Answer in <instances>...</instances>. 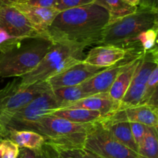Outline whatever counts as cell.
Here are the masks:
<instances>
[{"label":"cell","mask_w":158,"mask_h":158,"mask_svg":"<svg viewBox=\"0 0 158 158\" xmlns=\"http://www.w3.org/2000/svg\"><path fill=\"white\" fill-rule=\"evenodd\" d=\"M158 67L157 46L143 53L131 85L120 103L118 110L141 104L146 83L154 69Z\"/></svg>","instance_id":"9"},{"label":"cell","mask_w":158,"mask_h":158,"mask_svg":"<svg viewBox=\"0 0 158 158\" xmlns=\"http://www.w3.org/2000/svg\"><path fill=\"white\" fill-rule=\"evenodd\" d=\"M17 158H22V157H21V155H20V154H19V156H18V157H17Z\"/></svg>","instance_id":"38"},{"label":"cell","mask_w":158,"mask_h":158,"mask_svg":"<svg viewBox=\"0 0 158 158\" xmlns=\"http://www.w3.org/2000/svg\"><path fill=\"white\" fill-rule=\"evenodd\" d=\"M0 158H17L19 155L20 148L9 139H2L0 143Z\"/></svg>","instance_id":"26"},{"label":"cell","mask_w":158,"mask_h":158,"mask_svg":"<svg viewBox=\"0 0 158 158\" xmlns=\"http://www.w3.org/2000/svg\"><path fill=\"white\" fill-rule=\"evenodd\" d=\"M83 154H84V156L86 158H100L97 155H96L95 154H94V153L90 152L89 151H86L85 149H83Z\"/></svg>","instance_id":"36"},{"label":"cell","mask_w":158,"mask_h":158,"mask_svg":"<svg viewBox=\"0 0 158 158\" xmlns=\"http://www.w3.org/2000/svg\"><path fill=\"white\" fill-rule=\"evenodd\" d=\"M13 7L23 13L25 17L29 20V23L39 32L45 35H46V29L50 26L55 17L60 12L55 9L36 7V6H29L24 3L15 5Z\"/></svg>","instance_id":"15"},{"label":"cell","mask_w":158,"mask_h":158,"mask_svg":"<svg viewBox=\"0 0 158 158\" xmlns=\"http://www.w3.org/2000/svg\"><path fill=\"white\" fill-rule=\"evenodd\" d=\"M110 15L103 8L91 3L60 12L46 34L52 42L77 45L86 48L100 44Z\"/></svg>","instance_id":"1"},{"label":"cell","mask_w":158,"mask_h":158,"mask_svg":"<svg viewBox=\"0 0 158 158\" xmlns=\"http://www.w3.org/2000/svg\"><path fill=\"white\" fill-rule=\"evenodd\" d=\"M0 27L15 38L47 37L39 32L25 15L13 6L0 8Z\"/></svg>","instance_id":"11"},{"label":"cell","mask_w":158,"mask_h":158,"mask_svg":"<svg viewBox=\"0 0 158 158\" xmlns=\"http://www.w3.org/2000/svg\"><path fill=\"white\" fill-rule=\"evenodd\" d=\"M53 42L48 37L19 39L0 51V77H21L33 70Z\"/></svg>","instance_id":"2"},{"label":"cell","mask_w":158,"mask_h":158,"mask_svg":"<svg viewBox=\"0 0 158 158\" xmlns=\"http://www.w3.org/2000/svg\"><path fill=\"white\" fill-rule=\"evenodd\" d=\"M51 89L47 81L23 85L19 77H15L8 83L0 89V133L3 126L17 111Z\"/></svg>","instance_id":"6"},{"label":"cell","mask_w":158,"mask_h":158,"mask_svg":"<svg viewBox=\"0 0 158 158\" xmlns=\"http://www.w3.org/2000/svg\"><path fill=\"white\" fill-rule=\"evenodd\" d=\"M129 48L111 45H101L89 50L83 61L87 64L100 68H108L123 60L127 55Z\"/></svg>","instance_id":"14"},{"label":"cell","mask_w":158,"mask_h":158,"mask_svg":"<svg viewBox=\"0 0 158 158\" xmlns=\"http://www.w3.org/2000/svg\"><path fill=\"white\" fill-rule=\"evenodd\" d=\"M104 69L106 68L92 66L82 60L67 68L60 73L53 76L46 81L52 89L66 86H77L86 82Z\"/></svg>","instance_id":"12"},{"label":"cell","mask_w":158,"mask_h":158,"mask_svg":"<svg viewBox=\"0 0 158 158\" xmlns=\"http://www.w3.org/2000/svg\"><path fill=\"white\" fill-rule=\"evenodd\" d=\"M52 91L56 100L60 104V109L66 107L75 102L91 96L83 90L81 85L57 88L52 89Z\"/></svg>","instance_id":"22"},{"label":"cell","mask_w":158,"mask_h":158,"mask_svg":"<svg viewBox=\"0 0 158 158\" xmlns=\"http://www.w3.org/2000/svg\"><path fill=\"white\" fill-rule=\"evenodd\" d=\"M19 39L22 38H15V37L12 36L6 30H4L2 28L0 27V51L4 49L5 47H6V46L13 43L14 42H15Z\"/></svg>","instance_id":"31"},{"label":"cell","mask_w":158,"mask_h":158,"mask_svg":"<svg viewBox=\"0 0 158 158\" xmlns=\"http://www.w3.org/2000/svg\"><path fill=\"white\" fill-rule=\"evenodd\" d=\"M158 27V9L137 6L133 13L109 23L103 31L100 44L120 46L127 49L137 44L140 32Z\"/></svg>","instance_id":"3"},{"label":"cell","mask_w":158,"mask_h":158,"mask_svg":"<svg viewBox=\"0 0 158 158\" xmlns=\"http://www.w3.org/2000/svg\"><path fill=\"white\" fill-rule=\"evenodd\" d=\"M94 2V0H56V9L59 12H62L66 9L91 4Z\"/></svg>","instance_id":"27"},{"label":"cell","mask_w":158,"mask_h":158,"mask_svg":"<svg viewBox=\"0 0 158 158\" xmlns=\"http://www.w3.org/2000/svg\"><path fill=\"white\" fill-rule=\"evenodd\" d=\"M157 83L158 67L154 69L147 82L141 104H148L157 107Z\"/></svg>","instance_id":"24"},{"label":"cell","mask_w":158,"mask_h":158,"mask_svg":"<svg viewBox=\"0 0 158 158\" xmlns=\"http://www.w3.org/2000/svg\"><path fill=\"white\" fill-rule=\"evenodd\" d=\"M138 6L158 9V0H143Z\"/></svg>","instance_id":"35"},{"label":"cell","mask_w":158,"mask_h":158,"mask_svg":"<svg viewBox=\"0 0 158 158\" xmlns=\"http://www.w3.org/2000/svg\"><path fill=\"white\" fill-rule=\"evenodd\" d=\"M83 149L100 158H145L114 139L101 121L90 125Z\"/></svg>","instance_id":"8"},{"label":"cell","mask_w":158,"mask_h":158,"mask_svg":"<svg viewBox=\"0 0 158 158\" xmlns=\"http://www.w3.org/2000/svg\"><path fill=\"white\" fill-rule=\"evenodd\" d=\"M42 152L45 158H62L55 147L46 142L42 147Z\"/></svg>","instance_id":"32"},{"label":"cell","mask_w":158,"mask_h":158,"mask_svg":"<svg viewBox=\"0 0 158 158\" xmlns=\"http://www.w3.org/2000/svg\"><path fill=\"white\" fill-rule=\"evenodd\" d=\"M58 109H60V106L56 100L52 89L41 94L12 116L2 128V137L5 139L6 134L11 131L35 132L38 122L49 113Z\"/></svg>","instance_id":"7"},{"label":"cell","mask_w":158,"mask_h":158,"mask_svg":"<svg viewBox=\"0 0 158 158\" xmlns=\"http://www.w3.org/2000/svg\"><path fill=\"white\" fill-rule=\"evenodd\" d=\"M0 137H2V136H1V133H0Z\"/></svg>","instance_id":"40"},{"label":"cell","mask_w":158,"mask_h":158,"mask_svg":"<svg viewBox=\"0 0 158 158\" xmlns=\"http://www.w3.org/2000/svg\"><path fill=\"white\" fill-rule=\"evenodd\" d=\"M138 154L145 158H158L157 128L147 127L144 137L138 145Z\"/></svg>","instance_id":"23"},{"label":"cell","mask_w":158,"mask_h":158,"mask_svg":"<svg viewBox=\"0 0 158 158\" xmlns=\"http://www.w3.org/2000/svg\"><path fill=\"white\" fill-rule=\"evenodd\" d=\"M122 110L127 121L141 123L147 127H158V108L148 104H139Z\"/></svg>","instance_id":"17"},{"label":"cell","mask_w":158,"mask_h":158,"mask_svg":"<svg viewBox=\"0 0 158 158\" xmlns=\"http://www.w3.org/2000/svg\"><path fill=\"white\" fill-rule=\"evenodd\" d=\"M24 4L36 7L55 9L56 7V0H27Z\"/></svg>","instance_id":"30"},{"label":"cell","mask_w":158,"mask_h":158,"mask_svg":"<svg viewBox=\"0 0 158 158\" xmlns=\"http://www.w3.org/2000/svg\"><path fill=\"white\" fill-rule=\"evenodd\" d=\"M143 2V0H140V3H139V5H140V3H141V2Z\"/></svg>","instance_id":"39"},{"label":"cell","mask_w":158,"mask_h":158,"mask_svg":"<svg viewBox=\"0 0 158 158\" xmlns=\"http://www.w3.org/2000/svg\"><path fill=\"white\" fill-rule=\"evenodd\" d=\"M5 139H9L18 145L19 148L38 151L45 143L44 137L31 131H11L6 134Z\"/></svg>","instance_id":"20"},{"label":"cell","mask_w":158,"mask_h":158,"mask_svg":"<svg viewBox=\"0 0 158 158\" xmlns=\"http://www.w3.org/2000/svg\"><path fill=\"white\" fill-rule=\"evenodd\" d=\"M143 53L134 59L116 78L108 91V95L112 100L120 103L131 85L136 69L140 61Z\"/></svg>","instance_id":"18"},{"label":"cell","mask_w":158,"mask_h":158,"mask_svg":"<svg viewBox=\"0 0 158 158\" xmlns=\"http://www.w3.org/2000/svg\"><path fill=\"white\" fill-rule=\"evenodd\" d=\"M47 115L60 117L73 123L80 124H91L102 121L105 117L100 113L88 110L83 108H64L49 113Z\"/></svg>","instance_id":"19"},{"label":"cell","mask_w":158,"mask_h":158,"mask_svg":"<svg viewBox=\"0 0 158 158\" xmlns=\"http://www.w3.org/2000/svg\"><path fill=\"white\" fill-rule=\"evenodd\" d=\"M129 48L127 55L123 60L117 62L114 66L106 68L95 76L89 78L81 85L82 88L89 95L107 94L110 88L117 76L137 57L143 53L140 45H134Z\"/></svg>","instance_id":"10"},{"label":"cell","mask_w":158,"mask_h":158,"mask_svg":"<svg viewBox=\"0 0 158 158\" xmlns=\"http://www.w3.org/2000/svg\"><path fill=\"white\" fill-rule=\"evenodd\" d=\"M125 1L134 6H138L139 3H140V0H125Z\"/></svg>","instance_id":"37"},{"label":"cell","mask_w":158,"mask_h":158,"mask_svg":"<svg viewBox=\"0 0 158 158\" xmlns=\"http://www.w3.org/2000/svg\"><path fill=\"white\" fill-rule=\"evenodd\" d=\"M19 154L22 158H45L41 150L33 151V150L20 148Z\"/></svg>","instance_id":"33"},{"label":"cell","mask_w":158,"mask_h":158,"mask_svg":"<svg viewBox=\"0 0 158 158\" xmlns=\"http://www.w3.org/2000/svg\"><path fill=\"white\" fill-rule=\"evenodd\" d=\"M26 1L27 0H0V8L13 6L15 5L26 2Z\"/></svg>","instance_id":"34"},{"label":"cell","mask_w":158,"mask_h":158,"mask_svg":"<svg viewBox=\"0 0 158 158\" xmlns=\"http://www.w3.org/2000/svg\"><path fill=\"white\" fill-rule=\"evenodd\" d=\"M84 47L66 43L53 42L40 64L29 73L19 77L23 85L46 81L67 68L83 60Z\"/></svg>","instance_id":"4"},{"label":"cell","mask_w":158,"mask_h":158,"mask_svg":"<svg viewBox=\"0 0 158 158\" xmlns=\"http://www.w3.org/2000/svg\"><path fill=\"white\" fill-rule=\"evenodd\" d=\"M158 27L149 29L140 32L136 39V42L139 43L143 52H148L157 46Z\"/></svg>","instance_id":"25"},{"label":"cell","mask_w":158,"mask_h":158,"mask_svg":"<svg viewBox=\"0 0 158 158\" xmlns=\"http://www.w3.org/2000/svg\"><path fill=\"white\" fill-rule=\"evenodd\" d=\"M55 148L62 158H86L83 154V149L66 148L61 147H55Z\"/></svg>","instance_id":"28"},{"label":"cell","mask_w":158,"mask_h":158,"mask_svg":"<svg viewBox=\"0 0 158 158\" xmlns=\"http://www.w3.org/2000/svg\"><path fill=\"white\" fill-rule=\"evenodd\" d=\"M101 123L114 139L138 153V146L133 137L130 122L124 118L122 110H117L114 114L102 120Z\"/></svg>","instance_id":"13"},{"label":"cell","mask_w":158,"mask_h":158,"mask_svg":"<svg viewBox=\"0 0 158 158\" xmlns=\"http://www.w3.org/2000/svg\"><path fill=\"white\" fill-rule=\"evenodd\" d=\"M120 107V103L114 101L108 94L91 95L75 102L65 108H83L91 111L99 112L106 118ZM64 109V108H63Z\"/></svg>","instance_id":"16"},{"label":"cell","mask_w":158,"mask_h":158,"mask_svg":"<svg viewBox=\"0 0 158 158\" xmlns=\"http://www.w3.org/2000/svg\"><path fill=\"white\" fill-rule=\"evenodd\" d=\"M130 126H131L133 137L138 146L144 137L145 133L147 131V126L141 123H135V122H130Z\"/></svg>","instance_id":"29"},{"label":"cell","mask_w":158,"mask_h":158,"mask_svg":"<svg viewBox=\"0 0 158 158\" xmlns=\"http://www.w3.org/2000/svg\"><path fill=\"white\" fill-rule=\"evenodd\" d=\"M91 124H80L46 115L38 122L35 132L43 136L46 143L55 147L83 149Z\"/></svg>","instance_id":"5"},{"label":"cell","mask_w":158,"mask_h":158,"mask_svg":"<svg viewBox=\"0 0 158 158\" xmlns=\"http://www.w3.org/2000/svg\"><path fill=\"white\" fill-rule=\"evenodd\" d=\"M93 3L103 8L108 12L109 23L130 15L137 9V6H132L125 0H94Z\"/></svg>","instance_id":"21"}]
</instances>
